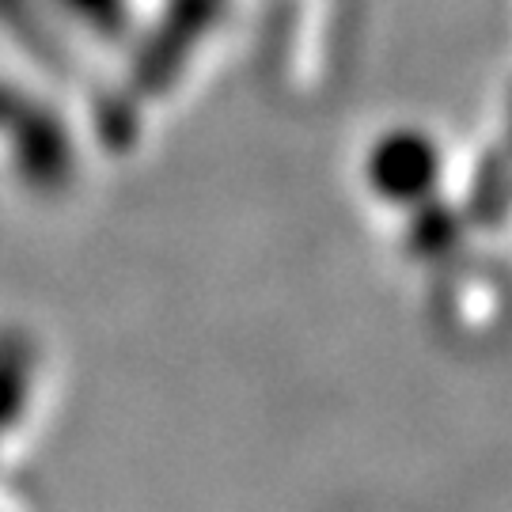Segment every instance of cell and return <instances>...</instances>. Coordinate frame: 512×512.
<instances>
[{"instance_id":"cell-1","label":"cell","mask_w":512,"mask_h":512,"mask_svg":"<svg viewBox=\"0 0 512 512\" xmlns=\"http://www.w3.org/2000/svg\"><path fill=\"white\" fill-rule=\"evenodd\" d=\"M440 175H444L440 145L418 126L384 129L365 152L368 190L395 209H414L437 198Z\"/></svg>"},{"instance_id":"cell-2","label":"cell","mask_w":512,"mask_h":512,"mask_svg":"<svg viewBox=\"0 0 512 512\" xmlns=\"http://www.w3.org/2000/svg\"><path fill=\"white\" fill-rule=\"evenodd\" d=\"M459 239V220L437 198L414 205V228H410V251L421 258H444Z\"/></svg>"},{"instance_id":"cell-3","label":"cell","mask_w":512,"mask_h":512,"mask_svg":"<svg viewBox=\"0 0 512 512\" xmlns=\"http://www.w3.org/2000/svg\"><path fill=\"white\" fill-rule=\"evenodd\" d=\"M61 4L99 35H118L129 16V0H61Z\"/></svg>"}]
</instances>
